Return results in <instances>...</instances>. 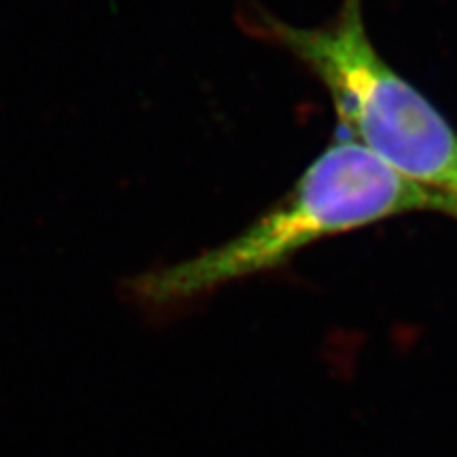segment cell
I'll list each match as a JSON object with an SVG mask.
<instances>
[{"label": "cell", "instance_id": "cell-1", "mask_svg": "<svg viewBox=\"0 0 457 457\" xmlns=\"http://www.w3.org/2000/svg\"><path fill=\"white\" fill-rule=\"evenodd\" d=\"M421 210L457 216V199L339 138L239 236L191 259L131 276L121 284V295L142 316L170 318L220 286L276 270L320 239Z\"/></svg>", "mask_w": 457, "mask_h": 457}, {"label": "cell", "instance_id": "cell-2", "mask_svg": "<svg viewBox=\"0 0 457 457\" xmlns=\"http://www.w3.org/2000/svg\"><path fill=\"white\" fill-rule=\"evenodd\" d=\"M253 21L256 37L295 55L327 87L343 140L457 199V131L377 54L364 26L362 0H343L328 24L313 28L270 15Z\"/></svg>", "mask_w": 457, "mask_h": 457}]
</instances>
